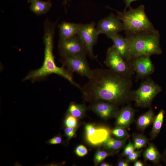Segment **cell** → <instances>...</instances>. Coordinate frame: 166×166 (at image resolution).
Here are the masks:
<instances>
[{"label":"cell","instance_id":"6da1fadb","mask_svg":"<svg viewBox=\"0 0 166 166\" xmlns=\"http://www.w3.org/2000/svg\"><path fill=\"white\" fill-rule=\"evenodd\" d=\"M89 79L80 89L87 101H102L117 105L126 102L132 96L130 77L118 75L110 69L92 70Z\"/></svg>","mask_w":166,"mask_h":166},{"label":"cell","instance_id":"7a4b0ae2","mask_svg":"<svg viewBox=\"0 0 166 166\" xmlns=\"http://www.w3.org/2000/svg\"><path fill=\"white\" fill-rule=\"evenodd\" d=\"M43 39L45 45L44 57L43 64L39 69L30 72L23 81L31 80L33 82L44 78L51 74H56L64 77L81 89V87L73 80L72 73L64 67L56 65L53 55V38L55 24L48 20L45 23Z\"/></svg>","mask_w":166,"mask_h":166},{"label":"cell","instance_id":"3957f363","mask_svg":"<svg viewBox=\"0 0 166 166\" xmlns=\"http://www.w3.org/2000/svg\"><path fill=\"white\" fill-rule=\"evenodd\" d=\"M129 8L128 11H116L126 35L137 34L155 30L146 14L143 5L135 9L130 6Z\"/></svg>","mask_w":166,"mask_h":166},{"label":"cell","instance_id":"277c9868","mask_svg":"<svg viewBox=\"0 0 166 166\" xmlns=\"http://www.w3.org/2000/svg\"><path fill=\"white\" fill-rule=\"evenodd\" d=\"M130 41L131 60L141 55L150 56L162 53L160 46V34L156 29L140 34L126 35Z\"/></svg>","mask_w":166,"mask_h":166},{"label":"cell","instance_id":"5b68a950","mask_svg":"<svg viewBox=\"0 0 166 166\" xmlns=\"http://www.w3.org/2000/svg\"><path fill=\"white\" fill-rule=\"evenodd\" d=\"M161 90L160 85L148 78L132 93V96L137 106L147 107L150 106L153 99Z\"/></svg>","mask_w":166,"mask_h":166},{"label":"cell","instance_id":"8992f818","mask_svg":"<svg viewBox=\"0 0 166 166\" xmlns=\"http://www.w3.org/2000/svg\"><path fill=\"white\" fill-rule=\"evenodd\" d=\"M104 63L109 69L115 73L130 77L132 68L118 53L113 45L108 49Z\"/></svg>","mask_w":166,"mask_h":166},{"label":"cell","instance_id":"52a82bcc","mask_svg":"<svg viewBox=\"0 0 166 166\" xmlns=\"http://www.w3.org/2000/svg\"><path fill=\"white\" fill-rule=\"evenodd\" d=\"M61 56L86 57V46L78 34L68 38L60 40L58 45Z\"/></svg>","mask_w":166,"mask_h":166},{"label":"cell","instance_id":"ba28073f","mask_svg":"<svg viewBox=\"0 0 166 166\" xmlns=\"http://www.w3.org/2000/svg\"><path fill=\"white\" fill-rule=\"evenodd\" d=\"M61 61L63 66L71 73L75 72L88 79L90 77L92 70L89 67L86 57L61 56Z\"/></svg>","mask_w":166,"mask_h":166},{"label":"cell","instance_id":"9c48e42d","mask_svg":"<svg viewBox=\"0 0 166 166\" xmlns=\"http://www.w3.org/2000/svg\"><path fill=\"white\" fill-rule=\"evenodd\" d=\"M96 28L100 34H105L110 39L119 32L124 30L122 22L113 13L101 20L98 22Z\"/></svg>","mask_w":166,"mask_h":166},{"label":"cell","instance_id":"30bf717a","mask_svg":"<svg viewBox=\"0 0 166 166\" xmlns=\"http://www.w3.org/2000/svg\"><path fill=\"white\" fill-rule=\"evenodd\" d=\"M99 34L95 27V23L94 22L82 24L78 33L86 46L88 54L92 58L94 57L93 51V47L97 42Z\"/></svg>","mask_w":166,"mask_h":166},{"label":"cell","instance_id":"8fae6325","mask_svg":"<svg viewBox=\"0 0 166 166\" xmlns=\"http://www.w3.org/2000/svg\"><path fill=\"white\" fill-rule=\"evenodd\" d=\"M85 131L87 141L91 144L94 145L103 143L110 136L111 131L107 127L97 126L92 124L86 125Z\"/></svg>","mask_w":166,"mask_h":166},{"label":"cell","instance_id":"7c38bea8","mask_svg":"<svg viewBox=\"0 0 166 166\" xmlns=\"http://www.w3.org/2000/svg\"><path fill=\"white\" fill-rule=\"evenodd\" d=\"M131 61L132 68L139 77H147L154 71L155 67L150 56H140L132 59Z\"/></svg>","mask_w":166,"mask_h":166},{"label":"cell","instance_id":"4fadbf2b","mask_svg":"<svg viewBox=\"0 0 166 166\" xmlns=\"http://www.w3.org/2000/svg\"><path fill=\"white\" fill-rule=\"evenodd\" d=\"M116 105L106 101H99L94 102L91 108L101 117L108 119L116 117L119 111Z\"/></svg>","mask_w":166,"mask_h":166},{"label":"cell","instance_id":"5bb4252c","mask_svg":"<svg viewBox=\"0 0 166 166\" xmlns=\"http://www.w3.org/2000/svg\"><path fill=\"white\" fill-rule=\"evenodd\" d=\"M117 51L127 62L132 59L131 49L130 41L126 36L124 38L118 34L110 38Z\"/></svg>","mask_w":166,"mask_h":166},{"label":"cell","instance_id":"9a60e30c","mask_svg":"<svg viewBox=\"0 0 166 166\" xmlns=\"http://www.w3.org/2000/svg\"><path fill=\"white\" fill-rule=\"evenodd\" d=\"M134 115V110L131 106L124 107L119 111L116 116V126L128 128L133 121Z\"/></svg>","mask_w":166,"mask_h":166},{"label":"cell","instance_id":"2e32d148","mask_svg":"<svg viewBox=\"0 0 166 166\" xmlns=\"http://www.w3.org/2000/svg\"><path fill=\"white\" fill-rule=\"evenodd\" d=\"M82 24L62 22L59 26L60 40L66 39L78 34Z\"/></svg>","mask_w":166,"mask_h":166},{"label":"cell","instance_id":"e0dca14e","mask_svg":"<svg viewBox=\"0 0 166 166\" xmlns=\"http://www.w3.org/2000/svg\"><path fill=\"white\" fill-rule=\"evenodd\" d=\"M129 137L118 140L110 136L103 143L104 148L110 151H117L124 146Z\"/></svg>","mask_w":166,"mask_h":166},{"label":"cell","instance_id":"ac0fdd59","mask_svg":"<svg viewBox=\"0 0 166 166\" xmlns=\"http://www.w3.org/2000/svg\"><path fill=\"white\" fill-rule=\"evenodd\" d=\"M52 4L50 1H36L31 3L30 9L34 13L41 15L47 12L51 8Z\"/></svg>","mask_w":166,"mask_h":166},{"label":"cell","instance_id":"d6986e66","mask_svg":"<svg viewBox=\"0 0 166 166\" xmlns=\"http://www.w3.org/2000/svg\"><path fill=\"white\" fill-rule=\"evenodd\" d=\"M165 113V112L164 110L161 109L158 114L154 117L150 135L151 140L156 137L160 133L162 126Z\"/></svg>","mask_w":166,"mask_h":166},{"label":"cell","instance_id":"ffe728a7","mask_svg":"<svg viewBox=\"0 0 166 166\" xmlns=\"http://www.w3.org/2000/svg\"><path fill=\"white\" fill-rule=\"evenodd\" d=\"M154 115L153 110L150 109L138 118L136 124L138 128L143 130L152 123Z\"/></svg>","mask_w":166,"mask_h":166},{"label":"cell","instance_id":"44dd1931","mask_svg":"<svg viewBox=\"0 0 166 166\" xmlns=\"http://www.w3.org/2000/svg\"><path fill=\"white\" fill-rule=\"evenodd\" d=\"M144 159L154 163H158L161 158L160 153L153 144H149L143 153Z\"/></svg>","mask_w":166,"mask_h":166},{"label":"cell","instance_id":"7402d4cb","mask_svg":"<svg viewBox=\"0 0 166 166\" xmlns=\"http://www.w3.org/2000/svg\"><path fill=\"white\" fill-rule=\"evenodd\" d=\"M86 110V108L84 105L72 102L69 107L67 114L77 118H80L84 115Z\"/></svg>","mask_w":166,"mask_h":166},{"label":"cell","instance_id":"603a6c76","mask_svg":"<svg viewBox=\"0 0 166 166\" xmlns=\"http://www.w3.org/2000/svg\"><path fill=\"white\" fill-rule=\"evenodd\" d=\"M133 143L135 149H139L145 147L148 140L147 137L141 134H135L133 136Z\"/></svg>","mask_w":166,"mask_h":166},{"label":"cell","instance_id":"cb8c5ba5","mask_svg":"<svg viewBox=\"0 0 166 166\" xmlns=\"http://www.w3.org/2000/svg\"><path fill=\"white\" fill-rule=\"evenodd\" d=\"M111 133L119 139H123L130 136L125 128L118 126H116L113 129Z\"/></svg>","mask_w":166,"mask_h":166},{"label":"cell","instance_id":"d4e9b609","mask_svg":"<svg viewBox=\"0 0 166 166\" xmlns=\"http://www.w3.org/2000/svg\"><path fill=\"white\" fill-rule=\"evenodd\" d=\"M110 154L105 151L98 150L95 153L94 161L96 165L98 164L103 160Z\"/></svg>","mask_w":166,"mask_h":166},{"label":"cell","instance_id":"484cf974","mask_svg":"<svg viewBox=\"0 0 166 166\" xmlns=\"http://www.w3.org/2000/svg\"><path fill=\"white\" fill-rule=\"evenodd\" d=\"M77 123V118L67 114L64 121L66 127L76 128Z\"/></svg>","mask_w":166,"mask_h":166},{"label":"cell","instance_id":"4316f807","mask_svg":"<svg viewBox=\"0 0 166 166\" xmlns=\"http://www.w3.org/2000/svg\"><path fill=\"white\" fill-rule=\"evenodd\" d=\"M135 149L133 142L129 140L128 143L125 146L121 156L122 157H126L134 152Z\"/></svg>","mask_w":166,"mask_h":166},{"label":"cell","instance_id":"83f0119b","mask_svg":"<svg viewBox=\"0 0 166 166\" xmlns=\"http://www.w3.org/2000/svg\"><path fill=\"white\" fill-rule=\"evenodd\" d=\"M142 150L134 151L131 154L126 156V160L129 162H135L140 156Z\"/></svg>","mask_w":166,"mask_h":166},{"label":"cell","instance_id":"f1b7e54d","mask_svg":"<svg viewBox=\"0 0 166 166\" xmlns=\"http://www.w3.org/2000/svg\"><path fill=\"white\" fill-rule=\"evenodd\" d=\"M75 152L78 156L82 157L87 154L88 150L84 145H80L76 148Z\"/></svg>","mask_w":166,"mask_h":166},{"label":"cell","instance_id":"f546056e","mask_svg":"<svg viewBox=\"0 0 166 166\" xmlns=\"http://www.w3.org/2000/svg\"><path fill=\"white\" fill-rule=\"evenodd\" d=\"M76 128L66 127L64 130V132L66 136L68 139L72 138L75 135Z\"/></svg>","mask_w":166,"mask_h":166},{"label":"cell","instance_id":"4dcf8cb0","mask_svg":"<svg viewBox=\"0 0 166 166\" xmlns=\"http://www.w3.org/2000/svg\"><path fill=\"white\" fill-rule=\"evenodd\" d=\"M62 142V137L60 135H57L47 140L46 143L50 144H60Z\"/></svg>","mask_w":166,"mask_h":166},{"label":"cell","instance_id":"1f68e13d","mask_svg":"<svg viewBox=\"0 0 166 166\" xmlns=\"http://www.w3.org/2000/svg\"><path fill=\"white\" fill-rule=\"evenodd\" d=\"M129 165V162L126 160H120L117 164L118 166H128Z\"/></svg>","mask_w":166,"mask_h":166},{"label":"cell","instance_id":"d6a6232c","mask_svg":"<svg viewBox=\"0 0 166 166\" xmlns=\"http://www.w3.org/2000/svg\"><path fill=\"white\" fill-rule=\"evenodd\" d=\"M136 0H124L126 4V6L124 11H126L127 8L128 7H129L130 6V4L132 2Z\"/></svg>","mask_w":166,"mask_h":166},{"label":"cell","instance_id":"836d02e7","mask_svg":"<svg viewBox=\"0 0 166 166\" xmlns=\"http://www.w3.org/2000/svg\"><path fill=\"white\" fill-rule=\"evenodd\" d=\"M133 165L134 166H143L144 164L140 161L136 160L134 162Z\"/></svg>","mask_w":166,"mask_h":166},{"label":"cell","instance_id":"e575fe53","mask_svg":"<svg viewBox=\"0 0 166 166\" xmlns=\"http://www.w3.org/2000/svg\"><path fill=\"white\" fill-rule=\"evenodd\" d=\"M111 165L110 164L106 163H103L100 164L101 166H110Z\"/></svg>","mask_w":166,"mask_h":166},{"label":"cell","instance_id":"d590c367","mask_svg":"<svg viewBox=\"0 0 166 166\" xmlns=\"http://www.w3.org/2000/svg\"><path fill=\"white\" fill-rule=\"evenodd\" d=\"M163 158H164V160L165 163L166 164V149L164 153Z\"/></svg>","mask_w":166,"mask_h":166},{"label":"cell","instance_id":"8d00e7d4","mask_svg":"<svg viewBox=\"0 0 166 166\" xmlns=\"http://www.w3.org/2000/svg\"><path fill=\"white\" fill-rule=\"evenodd\" d=\"M39 0H28V2H30L31 3L32 2H33L34 1H36Z\"/></svg>","mask_w":166,"mask_h":166},{"label":"cell","instance_id":"74e56055","mask_svg":"<svg viewBox=\"0 0 166 166\" xmlns=\"http://www.w3.org/2000/svg\"><path fill=\"white\" fill-rule=\"evenodd\" d=\"M64 0V2H65V3H66V2H67V1L68 0Z\"/></svg>","mask_w":166,"mask_h":166}]
</instances>
